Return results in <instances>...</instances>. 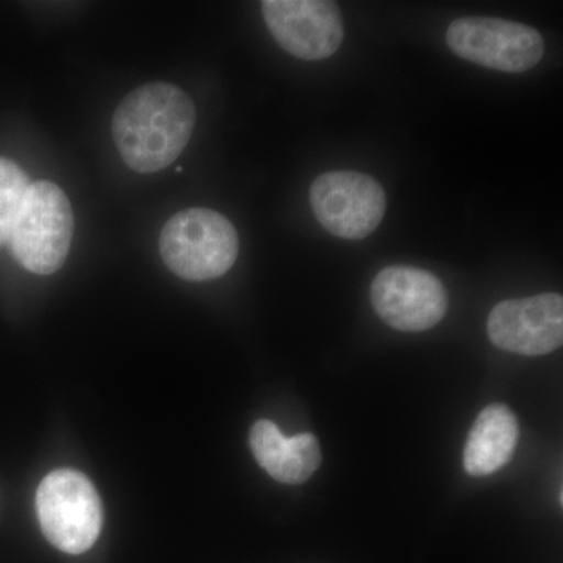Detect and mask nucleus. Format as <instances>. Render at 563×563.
Returning <instances> with one entry per match:
<instances>
[{
	"mask_svg": "<svg viewBox=\"0 0 563 563\" xmlns=\"http://www.w3.org/2000/svg\"><path fill=\"white\" fill-rule=\"evenodd\" d=\"M195 122V103L187 92L166 81H152L122 99L111 132L125 165L133 172L152 174L168 168L179 157Z\"/></svg>",
	"mask_w": 563,
	"mask_h": 563,
	"instance_id": "f257e3e1",
	"label": "nucleus"
},
{
	"mask_svg": "<svg viewBox=\"0 0 563 563\" xmlns=\"http://www.w3.org/2000/svg\"><path fill=\"white\" fill-rule=\"evenodd\" d=\"M162 261L180 279L206 282L224 276L236 262L240 240L224 214L181 210L166 222L158 240Z\"/></svg>",
	"mask_w": 563,
	"mask_h": 563,
	"instance_id": "f03ea898",
	"label": "nucleus"
},
{
	"mask_svg": "<svg viewBox=\"0 0 563 563\" xmlns=\"http://www.w3.org/2000/svg\"><path fill=\"white\" fill-rule=\"evenodd\" d=\"M74 213L66 192L49 180L33 181L11 232L14 258L27 272L49 276L65 265Z\"/></svg>",
	"mask_w": 563,
	"mask_h": 563,
	"instance_id": "7ed1b4c3",
	"label": "nucleus"
},
{
	"mask_svg": "<svg viewBox=\"0 0 563 563\" xmlns=\"http://www.w3.org/2000/svg\"><path fill=\"white\" fill-rule=\"evenodd\" d=\"M36 512L44 536L63 553H85L101 533V498L91 481L74 470H55L41 481Z\"/></svg>",
	"mask_w": 563,
	"mask_h": 563,
	"instance_id": "20e7f679",
	"label": "nucleus"
},
{
	"mask_svg": "<svg viewBox=\"0 0 563 563\" xmlns=\"http://www.w3.org/2000/svg\"><path fill=\"white\" fill-rule=\"evenodd\" d=\"M446 43L463 60L501 73H525L542 62L544 41L536 29L498 18H461Z\"/></svg>",
	"mask_w": 563,
	"mask_h": 563,
	"instance_id": "39448f33",
	"label": "nucleus"
},
{
	"mask_svg": "<svg viewBox=\"0 0 563 563\" xmlns=\"http://www.w3.org/2000/svg\"><path fill=\"white\" fill-rule=\"evenodd\" d=\"M310 206L325 231L344 240L372 235L385 217L387 198L379 181L366 174H322L310 188Z\"/></svg>",
	"mask_w": 563,
	"mask_h": 563,
	"instance_id": "423d86ee",
	"label": "nucleus"
},
{
	"mask_svg": "<svg viewBox=\"0 0 563 563\" xmlns=\"http://www.w3.org/2000/svg\"><path fill=\"white\" fill-rule=\"evenodd\" d=\"M372 303L396 331L422 332L446 314L448 295L442 280L413 266H388L372 284Z\"/></svg>",
	"mask_w": 563,
	"mask_h": 563,
	"instance_id": "0eeeda50",
	"label": "nucleus"
},
{
	"mask_svg": "<svg viewBox=\"0 0 563 563\" xmlns=\"http://www.w3.org/2000/svg\"><path fill=\"white\" fill-rule=\"evenodd\" d=\"M262 13L282 49L301 60L332 57L343 43L342 11L328 0H265Z\"/></svg>",
	"mask_w": 563,
	"mask_h": 563,
	"instance_id": "6e6552de",
	"label": "nucleus"
},
{
	"mask_svg": "<svg viewBox=\"0 0 563 563\" xmlns=\"http://www.w3.org/2000/svg\"><path fill=\"white\" fill-rule=\"evenodd\" d=\"M487 332L499 350L521 355L550 354L563 342V298L544 292L493 307Z\"/></svg>",
	"mask_w": 563,
	"mask_h": 563,
	"instance_id": "1a4fd4ad",
	"label": "nucleus"
},
{
	"mask_svg": "<svg viewBox=\"0 0 563 563\" xmlns=\"http://www.w3.org/2000/svg\"><path fill=\"white\" fill-rule=\"evenodd\" d=\"M250 444L258 465L282 484H303L321 465V450L313 433L285 437L273 421L251 428Z\"/></svg>",
	"mask_w": 563,
	"mask_h": 563,
	"instance_id": "9d476101",
	"label": "nucleus"
},
{
	"mask_svg": "<svg viewBox=\"0 0 563 563\" xmlns=\"http://www.w3.org/2000/svg\"><path fill=\"white\" fill-rule=\"evenodd\" d=\"M518 421L512 410L503 404H493L474 421L465 451L463 466L472 476H488L503 468L517 446Z\"/></svg>",
	"mask_w": 563,
	"mask_h": 563,
	"instance_id": "9b49d317",
	"label": "nucleus"
},
{
	"mask_svg": "<svg viewBox=\"0 0 563 563\" xmlns=\"http://www.w3.org/2000/svg\"><path fill=\"white\" fill-rule=\"evenodd\" d=\"M31 179L16 163L0 157V246L10 242Z\"/></svg>",
	"mask_w": 563,
	"mask_h": 563,
	"instance_id": "f8f14e48",
	"label": "nucleus"
}]
</instances>
